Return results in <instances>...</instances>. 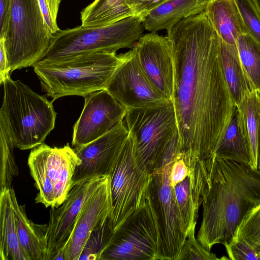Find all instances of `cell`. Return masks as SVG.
Masks as SVG:
<instances>
[{
  "instance_id": "23",
  "label": "cell",
  "mask_w": 260,
  "mask_h": 260,
  "mask_svg": "<svg viewBox=\"0 0 260 260\" xmlns=\"http://www.w3.org/2000/svg\"><path fill=\"white\" fill-rule=\"evenodd\" d=\"M236 107L240 126L250 152L252 168L257 169L260 100L257 92L252 91Z\"/></svg>"
},
{
  "instance_id": "30",
  "label": "cell",
  "mask_w": 260,
  "mask_h": 260,
  "mask_svg": "<svg viewBox=\"0 0 260 260\" xmlns=\"http://www.w3.org/2000/svg\"><path fill=\"white\" fill-rule=\"evenodd\" d=\"M234 238L243 239L252 245L260 247V204L243 218Z\"/></svg>"
},
{
  "instance_id": "13",
  "label": "cell",
  "mask_w": 260,
  "mask_h": 260,
  "mask_svg": "<svg viewBox=\"0 0 260 260\" xmlns=\"http://www.w3.org/2000/svg\"><path fill=\"white\" fill-rule=\"evenodd\" d=\"M109 175L85 179L75 185L58 207H51L47 231V260H54L68 241L86 200Z\"/></svg>"
},
{
  "instance_id": "3",
  "label": "cell",
  "mask_w": 260,
  "mask_h": 260,
  "mask_svg": "<svg viewBox=\"0 0 260 260\" xmlns=\"http://www.w3.org/2000/svg\"><path fill=\"white\" fill-rule=\"evenodd\" d=\"M122 54L95 52L68 58L42 60L33 67L42 89L54 101L68 95L85 97L105 89Z\"/></svg>"
},
{
  "instance_id": "21",
  "label": "cell",
  "mask_w": 260,
  "mask_h": 260,
  "mask_svg": "<svg viewBox=\"0 0 260 260\" xmlns=\"http://www.w3.org/2000/svg\"><path fill=\"white\" fill-rule=\"evenodd\" d=\"M11 188L0 193V259L29 260L19 239Z\"/></svg>"
},
{
  "instance_id": "11",
  "label": "cell",
  "mask_w": 260,
  "mask_h": 260,
  "mask_svg": "<svg viewBox=\"0 0 260 260\" xmlns=\"http://www.w3.org/2000/svg\"><path fill=\"white\" fill-rule=\"evenodd\" d=\"M157 234L147 202L114 232L100 260H155Z\"/></svg>"
},
{
  "instance_id": "14",
  "label": "cell",
  "mask_w": 260,
  "mask_h": 260,
  "mask_svg": "<svg viewBox=\"0 0 260 260\" xmlns=\"http://www.w3.org/2000/svg\"><path fill=\"white\" fill-rule=\"evenodd\" d=\"M80 116L73 127L72 144L86 145L101 137L123 120L127 109L106 89L85 96Z\"/></svg>"
},
{
  "instance_id": "37",
  "label": "cell",
  "mask_w": 260,
  "mask_h": 260,
  "mask_svg": "<svg viewBox=\"0 0 260 260\" xmlns=\"http://www.w3.org/2000/svg\"><path fill=\"white\" fill-rule=\"evenodd\" d=\"M11 70L8 63L4 38H0V84L10 78Z\"/></svg>"
},
{
  "instance_id": "15",
  "label": "cell",
  "mask_w": 260,
  "mask_h": 260,
  "mask_svg": "<svg viewBox=\"0 0 260 260\" xmlns=\"http://www.w3.org/2000/svg\"><path fill=\"white\" fill-rule=\"evenodd\" d=\"M128 136V131L121 121L101 137L73 148L81 162L75 171L72 187L85 179L109 175Z\"/></svg>"
},
{
  "instance_id": "5",
  "label": "cell",
  "mask_w": 260,
  "mask_h": 260,
  "mask_svg": "<svg viewBox=\"0 0 260 260\" xmlns=\"http://www.w3.org/2000/svg\"><path fill=\"white\" fill-rule=\"evenodd\" d=\"M0 110L15 147L33 149L44 143L53 129L57 113L44 95L32 90L19 80L9 78L3 83Z\"/></svg>"
},
{
  "instance_id": "20",
  "label": "cell",
  "mask_w": 260,
  "mask_h": 260,
  "mask_svg": "<svg viewBox=\"0 0 260 260\" xmlns=\"http://www.w3.org/2000/svg\"><path fill=\"white\" fill-rule=\"evenodd\" d=\"M204 12L220 39L236 46L238 37L247 33L235 0H210Z\"/></svg>"
},
{
  "instance_id": "28",
  "label": "cell",
  "mask_w": 260,
  "mask_h": 260,
  "mask_svg": "<svg viewBox=\"0 0 260 260\" xmlns=\"http://www.w3.org/2000/svg\"><path fill=\"white\" fill-rule=\"evenodd\" d=\"M114 234L111 218L97 226L88 237L79 260H100Z\"/></svg>"
},
{
  "instance_id": "31",
  "label": "cell",
  "mask_w": 260,
  "mask_h": 260,
  "mask_svg": "<svg viewBox=\"0 0 260 260\" xmlns=\"http://www.w3.org/2000/svg\"><path fill=\"white\" fill-rule=\"evenodd\" d=\"M194 233L195 229L188 233L177 260L229 259L224 256L218 258L215 253L206 249L196 238Z\"/></svg>"
},
{
  "instance_id": "27",
  "label": "cell",
  "mask_w": 260,
  "mask_h": 260,
  "mask_svg": "<svg viewBox=\"0 0 260 260\" xmlns=\"http://www.w3.org/2000/svg\"><path fill=\"white\" fill-rule=\"evenodd\" d=\"M14 147L5 119L0 115L1 191L12 188L13 179L18 174L13 151Z\"/></svg>"
},
{
  "instance_id": "12",
  "label": "cell",
  "mask_w": 260,
  "mask_h": 260,
  "mask_svg": "<svg viewBox=\"0 0 260 260\" xmlns=\"http://www.w3.org/2000/svg\"><path fill=\"white\" fill-rule=\"evenodd\" d=\"M105 89L127 110L164 105L172 102L149 80L133 49L122 54V60L112 74Z\"/></svg>"
},
{
  "instance_id": "33",
  "label": "cell",
  "mask_w": 260,
  "mask_h": 260,
  "mask_svg": "<svg viewBox=\"0 0 260 260\" xmlns=\"http://www.w3.org/2000/svg\"><path fill=\"white\" fill-rule=\"evenodd\" d=\"M224 245L229 259L260 260V247L252 245L243 239L233 238Z\"/></svg>"
},
{
  "instance_id": "25",
  "label": "cell",
  "mask_w": 260,
  "mask_h": 260,
  "mask_svg": "<svg viewBox=\"0 0 260 260\" xmlns=\"http://www.w3.org/2000/svg\"><path fill=\"white\" fill-rule=\"evenodd\" d=\"M134 15L125 0H94L81 12V25L104 26Z\"/></svg>"
},
{
  "instance_id": "10",
  "label": "cell",
  "mask_w": 260,
  "mask_h": 260,
  "mask_svg": "<svg viewBox=\"0 0 260 260\" xmlns=\"http://www.w3.org/2000/svg\"><path fill=\"white\" fill-rule=\"evenodd\" d=\"M124 119L136 154L151 174L164 148L178 129L173 104L128 109Z\"/></svg>"
},
{
  "instance_id": "7",
  "label": "cell",
  "mask_w": 260,
  "mask_h": 260,
  "mask_svg": "<svg viewBox=\"0 0 260 260\" xmlns=\"http://www.w3.org/2000/svg\"><path fill=\"white\" fill-rule=\"evenodd\" d=\"M52 34L38 0H11V8L4 44L13 72L34 67L43 57Z\"/></svg>"
},
{
  "instance_id": "6",
  "label": "cell",
  "mask_w": 260,
  "mask_h": 260,
  "mask_svg": "<svg viewBox=\"0 0 260 260\" xmlns=\"http://www.w3.org/2000/svg\"><path fill=\"white\" fill-rule=\"evenodd\" d=\"M142 17H127L101 26H78L59 29L52 35L42 60H57L95 52L116 53L122 48L133 49L143 35Z\"/></svg>"
},
{
  "instance_id": "8",
  "label": "cell",
  "mask_w": 260,
  "mask_h": 260,
  "mask_svg": "<svg viewBox=\"0 0 260 260\" xmlns=\"http://www.w3.org/2000/svg\"><path fill=\"white\" fill-rule=\"evenodd\" d=\"M80 162L68 143L60 148L43 143L33 148L27 164L39 191L36 203L46 207L60 206L72 188L75 171Z\"/></svg>"
},
{
  "instance_id": "35",
  "label": "cell",
  "mask_w": 260,
  "mask_h": 260,
  "mask_svg": "<svg viewBox=\"0 0 260 260\" xmlns=\"http://www.w3.org/2000/svg\"><path fill=\"white\" fill-rule=\"evenodd\" d=\"M127 5L135 15L144 17L151 10L166 0H125Z\"/></svg>"
},
{
  "instance_id": "34",
  "label": "cell",
  "mask_w": 260,
  "mask_h": 260,
  "mask_svg": "<svg viewBox=\"0 0 260 260\" xmlns=\"http://www.w3.org/2000/svg\"><path fill=\"white\" fill-rule=\"evenodd\" d=\"M43 18L51 33L60 29L57 24V16L61 0H38Z\"/></svg>"
},
{
  "instance_id": "36",
  "label": "cell",
  "mask_w": 260,
  "mask_h": 260,
  "mask_svg": "<svg viewBox=\"0 0 260 260\" xmlns=\"http://www.w3.org/2000/svg\"><path fill=\"white\" fill-rule=\"evenodd\" d=\"M182 155L174 162L171 169L170 181L171 185L174 187L190 173Z\"/></svg>"
},
{
  "instance_id": "40",
  "label": "cell",
  "mask_w": 260,
  "mask_h": 260,
  "mask_svg": "<svg viewBox=\"0 0 260 260\" xmlns=\"http://www.w3.org/2000/svg\"><path fill=\"white\" fill-rule=\"evenodd\" d=\"M260 14V0H252Z\"/></svg>"
},
{
  "instance_id": "19",
  "label": "cell",
  "mask_w": 260,
  "mask_h": 260,
  "mask_svg": "<svg viewBox=\"0 0 260 260\" xmlns=\"http://www.w3.org/2000/svg\"><path fill=\"white\" fill-rule=\"evenodd\" d=\"M18 235L29 260H47L48 224H37L29 219L25 206L18 204L14 189H10Z\"/></svg>"
},
{
  "instance_id": "22",
  "label": "cell",
  "mask_w": 260,
  "mask_h": 260,
  "mask_svg": "<svg viewBox=\"0 0 260 260\" xmlns=\"http://www.w3.org/2000/svg\"><path fill=\"white\" fill-rule=\"evenodd\" d=\"M220 56L223 72L233 100L237 106L252 91L241 64L236 46L220 39Z\"/></svg>"
},
{
  "instance_id": "2",
  "label": "cell",
  "mask_w": 260,
  "mask_h": 260,
  "mask_svg": "<svg viewBox=\"0 0 260 260\" xmlns=\"http://www.w3.org/2000/svg\"><path fill=\"white\" fill-rule=\"evenodd\" d=\"M208 188L197 240L211 251L235 236L245 215L260 204V170L215 156L204 160Z\"/></svg>"
},
{
  "instance_id": "26",
  "label": "cell",
  "mask_w": 260,
  "mask_h": 260,
  "mask_svg": "<svg viewBox=\"0 0 260 260\" xmlns=\"http://www.w3.org/2000/svg\"><path fill=\"white\" fill-rule=\"evenodd\" d=\"M239 58L253 90H260V44L247 33L237 40Z\"/></svg>"
},
{
  "instance_id": "17",
  "label": "cell",
  "mask_w": 260,
  "mask_h": 260,
  "mask_svg": "<svg viewBox=\"0 0 260 260\" xmlns=\"http://www.w3.org/2000/svg\"><path fill=\"white\" fill-rule=\"evenodd\" d=\"M112 213V201L109 175L84 204L68 241L62 251L56 256L63 260H79L91 232L108 218H111Z\"/></svg>"
},
{
  "instance_id": "29",
  "label": "cell",
  "mask_w": 260,
  "mask_h": 260,
  "mask_svg": "<svg viewBox=\"0 0 260 260\" xmlns=\"http://www.w3.org/2000/svg\"><path fill=\"white\" fill-rule=\"evenodd\" d=\"M174 191L187 237L188 233L196 228L199 212L190 188L189 175L174 187Z\"/></svg>"
},
{
  "instance_id": "4",
  "label": "cell",
  "mask_w": 260,
  "mask_h": 260,
  "mask_svg": "<svg viewBox=\"0 0 260 260\" xmlns=\"http://www.w3.org/2000/svg\"><path fill=\"white\" fill-rule=\"evenodd\" d=\"M181 153L179 135L176 132L164 148L151 173L146 202L157 234L155 260H177L186 239L170 181L173 164Z\"/></svg>"
},
{
  "instance_id": "16",
  "label": "cell",
  "mask_w": 260,
  "mask_h": 260,
  "mask_svg": "<svg viewBox=\"0 0 260 260\" xmlns=\"http://www.w3.org/2000/svg\"><path fill=\"white\" fill-rule=\"evenodd\" d=\"M133 49L149 80L164 96L172 102L174 61L168 38L150 32L143 35Z\"/></svg>"
},
{
  "instance_id": "38",
  "label": "cell",
  "mask_w": 260,
  "mask_h": 260,
  "mask_svg": "<svg viewBox=\"0 0 260 260\" xmlns=\"http://www.w3.org/2000/svg\"><path fill=\"white\" fill-rule=\"evenodd\" d=\"M11 8V0H0V38L6 34Z\"/></svg>"
},
{
  "instance_id": "9",
  "label": "cell",
  "mask_w": 260,
  "mask_h": 260,
  "mask_svg": "<svg viewBox=\"0 0 260 260\" xmlns=\"http://www.w3.org/2000/svg\"><path fill=\"white\" fill-rule=\"evenodd\" d=\"M114 232L134 212L145 205L151 174L137 157L129 136L109 175Z\"/></svg>"
},
{
  "instance_id": "1",
  "label": "cell",
  "mask_w": 260,
  "mask_h": 260,
  "mask_svg": "<svg viewBox=\"0 0 260 260\" xmlns=\"http://www.w3.org/2000/svg\"><path fill=\"white\" fill-rule=\"evenodd\" d=\"M167 31L174 61L172 102L182 158L190 168L214 155L236 105L223 72L220 39L206 13Z\"/></svg>"
},
{
  "instance_id": "18",
  "label": "cell",
  "mask_w": 260,
  "mask_h": 260,
  "mask_svg": "<svg viewBox=\"0 0 260 260\" xmlns=\"http://www.w3.org/2000/svg\"><path fill=\"white\" fill-rule=\"evenodd\" d=\"M210 1L166 0L142 17L145 30H167L182 19L204 12Z\"/></svg>"
},
{
  "instance_id": "24",
  "label": "cell",
  "mask_w": 260,
  "mask_h": 260,
  "mask_svg": "<svg viewBox=\"0 0 260 260\" xmlns=\"http://www.w3.org/2000/svg\"><path fill=\"white\" fill-rule=\"evenodd\" d=\"M214 156L237 161L252 168L250 152L240 126L236 107Z\"/></svg>"
},
{
  "instance_id": "32",
  "label": "cell",
  "mask_w": 260,
  "mask_h": 260,
  "mask_svg": "<svg viewBox=\"0 0 260 260\" xmlns=\"http://www.w3.org/2000/svg\"><path fill=\"white\" fill-rule=\"evenodd\" d=\"M246 32L260 44V14L252 0H235Z\"/></svg>"
},
{
  "instance_id": "39",
  "label": "cell",
  "mask_w": 260,
  "mask_h": 260,
  "mask_svg": "<svg viewBox=\"0 0 260 260\" xmlns=\"http://www.w3.org/2000/svg\"><path fill=\"white\" fill-rule=\"evenodd\" d=\"M256 92L260 100V90ZM257 169L260 170V129L258 140Z\"/></svg>"
}]
</instances>
